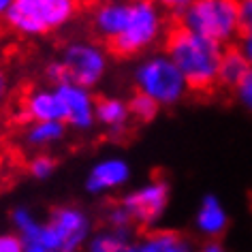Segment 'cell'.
<instances>
[{
  "label": "cell",
  "mask_w": 252,
  "mask_h": 252,
  "mask_svg": "<svg viewBox=\"0 0 252 252\" xmlns=\"http://www.w3.org/2000/svg\"><path fill=\"white\" fill-rule=\"evenodd\" d=\"M120 252H143V250H135V248H128V246H124Z\"/></svg>",
  "instance_id": "cell-27"
},
{
  "label": "cell",
  "mask_w": 252,
  "mask_h": 252,
  "mask_svg": "<svg viewBox=\"0 0 252 252\" xmlns=\"http://www.w3.org/2000/svg\"><path fill=\"white\" fill-rule=\"evenodd\" d=\"M242 96H244L246 103L252 107V73H250V77L246 79V84L242 86Z\"/></svg>",
  "instance_id": "cell-23"
},
{
  "label": "cell",
  "mask_w": 252,
  "mask_h": 252,
  "mask_svg": "<svg viewBox=\"0 0 252 252\" xmlns=\"http://www.w3.org/2000/svg\"><path fill=\"white\" fill-rule=\"evenodd\" d=\"M4 94H7V73L0 66V105L4 103Z\"/></svg>",
  "instance_id": "cell-24"
},
{
  "label": "cell",
  "mask_w": 252,
  "mask_h": 252,
  "mask_svg": "<svg viewBox=\"0 0 252 252\" xmlns=\"http://www.w3.org/2000/svg\"><path fill=\"white\" fill-rule=\"evenodd\" d=\"M0 252H22L20 239L13 235H0Z\"/></svg>",
  "instance_id": "cell-22"
},
{
  "label": "cell",
  "mask_w": 252,
  "mask_h": 252,
  "mask_svg": "<svg viewBox=\"0 0 252 252\" xmlns=\"http://www.w3.org/2000/svg\"><path fill=\"white\" fill-rule=\"evenodd\" d=\"M68 79L79 86H90L94 84L100 73H103V58L94 47L88 45H73L66 49L64 62Z\"/></svg>",
  "instance_id": "cell-6"
},
{
  "label": "cell",
  "mask_w": 252,
  "mask_h": 252,
  "mask_svg": "<svg viewBox=\"0 0 252 252\" xmlns=\"http://www.w3.org/2000/svg\"><path fill=\"white\" fill-rule=\"evenodd\" d=\"M124 246L126 244L120 237H116V235H103V237L94 239L90 252H120Z\"/></svg>",
  "instance_id": "cell-19"
},
{
  "label": "cell",
  "mask_w": 252,
  "mask_h": 252,
  "mask_svg": "<svg viewBox=\"0 0 252 252\" xmlns=\"http://www.w3.org/2000/svg\"><path fill=\"white\" fill-rule=\"evenodd\" d=\"M180 11H173L175 17L188 30L197 32L214 43L226 39L239 22V2H197L180 4Z\"/></svg>",
  "instance_id": "cell-2"
},
{
  "label": "cell",
  "mask_w": 252,
  "mask_h": 252,
  "mask_svg": "<svg viewBox=\"0 0 252 252\" xmlns=\"http://www.w3.org/2000/svg\"><path fill=\"white\" fill-rule=\"evenodd\" d=\"M94 105H96V111H98V118L103 122L111 124V126H122L124 120H126V109L122 103L113 98H107V96H96L94 98Z\"/></svg>",
  "instance_id": "cell-16"
},
{
  "label": "cell",
  "mask_w": 252,
  "mask_h": 252,
  "mask_svg": "<svg viewBox=\"0 0 252 252\" xmlns=\"http://www.w3.org/2000/svg\"><path fill=\"white\" fill-rule=\"evenodd\" d=\"M250 62L239 52L235 45H226L222 49L220 58V71H218V88L224 90H242L246 79L250 77Z\"/></svg>",
  "instance_id": "cell-9"
},
{
  "label": "cell",
  "mask_w": 252,
  "mask_h": 252,
  "mask_svg": "<svg viewBox=\"0 0 252 252\" xmlns=\"http://www.w3.org/2000/svg\"><path fill=\"white\" fill-rule=\"evenodd\" d=\"M160 32V20L152 4H133L130 22L124 28V32L105 41L103 45L107 52L116 58H130L143 47H148Z\"/></svg>",
  "instance_id": "cell-4"
},
{
  "label": "cell",
  "mask_w": 252,
  "mask_h": 252,
  "mask_svg": "<svg viewBox=\"0 0 252 252\" xmlns=\"http://www.w3.org/2000/svg\"><path fill=\"white\" fill-rule=\"evenodd\" d=\"M0 169H2V162H0Z\"/></svg>",
  "instance_id": "cell-29"
},
{
  "label": "cell",
  "mask_w": 252,
  "mask_h": 252,
  "mask_svg": "<svg viewBox=\"0 0 252 252\" xmlns=\"http://www.w3.org/2000/svg\"><path fill=\"white\" fill-rule=\"evenodd\" d=\"M28 113L30 118H39L43 122H56V120H68L66 105L62 103L58 94H36L28 96Z\"/></svg>",
  "instance_id": "cell-11"
},
{
  "label": "cell",
  "mask_w": 252,
  "mask_h": 252,
  "mask_svg": "<svg viewBox=\"0 0 252 252\" xmlns=\"http://www.w3.org/2000/svg\"><path fill=\"white\" fill-rule=\"evenodd\" d=\"M244 41H246V45H244L246 47V58L252 62V36H246Z\"/></svg>",
  "instance_id": "cell-25"
},
{
  "label": "cell",
  "mask_w": 252,
  "mask_h": 252,
  "mask_svg": "<svg viewBox=\"0 0 252 252\" xmlns=\"http://www.w3.org/2000/svg\"><path fill=\"white\" fill-rule=\"evenodd\" d=\"M92 9L90 30L100 43L124 32V28L130 22V13H133V7H126V4H92Z\"/></svg>",
  "instance_id": "cell-8"
},
{
  "label": "cell",
  "mask_w": 252,
  "mask_h": 252,
  "mask_svg": "<svg viewBox=\"0 0 252 252\" xmlns=\"http://www.w3.org/2000/svg\"><path fill=\"white\" fill-rule=\"evenodd\" d=\"M143 252H188V244L175 231L148 233V244Z\"/></svg>",
  "instance_id": "cell-14"
},
{
  "label": "cell",
  "mask_w": 252,
  "mask_h": 252,
  "mask_svg": "<svg viewBox=\"0 0 252 252\" xmlns=\"http://www.w3.org/2000/svg\"><path fill=\"white\" fill-rule=\"evenodd\" d=\"M203 252H224V250H222V248H220V246H218V244H212V246H207V248H205Z\"/></svg>",
  "instance_id": "cell-26"
},
{
  "label": "cell",
  "mask_w": 252,
  "mask_h": 252,
  "mask_svg": "<svg viewBox=\"0 0 252 252\" xmlns=\"http://www.w3.org/2000/svg\"><path fill=\"white\" fill-rule=\"evenodd\" d=\"M49 226L60 235L64 248H73V246L81 242V237H84L86 222H84V216L75 210H56L54 222Z\"/></svg>",
  "instance_id": "cell-10"
},
{
  "label": "cell",
  "mask_w": 252,
  "mask_h": 252,
  "mask_svg": "<svg viewBox=\"0 0 252 252\" xmlns=\"http://www.w3.org/2000/svg\"><path fill=\"white\" fill-rule=\"evenodd\" d=\"M81 4L68 2V0H17L11 11H7V22L17 30L26 32H41V30L54 28L66 22Z\"/></svg>",
  "instance_id": "cell-3"
},
{
  "label": "cell",
  "mask_w": 252,
  "mask_h": 252,
  "mask_svg": "<svg viewBox=\"0 0 252 252\" xmlns=\"http://www.w3.org/2000/svg\"><path fill=\"white\" fill-rule=\"evenodd\" d=\"M137 81L141 92L160 103H173L184 90V77L178 66L167 60H154L139 68Z\"/></svg>",
  "instance_id": "cell-5"
},
{
  "label": "cell",
  "mask_w": 252,
  "mask_h": 252,
  "mask_svg": "<svg viewBox=\"0 0 252 252\" xmlns=\"http://www.w3.org/2000/svg\"><path fill=\"white\" fill-rule=\"evenodd\" d=\"M58 96L62 98V103L66 105V111H68V120L77 126H88L92 122V116H90V100L81 90L73 86H62L58 90Z\"/></svg>",
  "instance_id": "cell-12"
},
{
  "label": "cell",
  "mask_w": 252,
  "mask_h": 252,
  "mask_svg": "<svg viewBox=\"0 0 252 252\" xmlns=\"http://www.w3.org/2000/svg\"><path fill=\"white\" fill-rule=\"evenodd\" d=\"M52 169H54V160L47 158V156H41V158L30 162V171H32V175H36V178H45Z\"/></svg>",
  "instance_id": "cell-21"
},
{
  "label": "cell",
  "mask_w": 252,
  "mask_h": 252,
  "mask_svg": "<svg viewBox=\"0 0 252 252\" xmlns=\"http://www.w3.org/2000/svg\"><path fill=\"white\" fill-rule=\"evenodd\" d=\"M162 49L171 56L188 88L197 96H212L218 90L220 52L218 43L188 30L171 11L165 15V36Z\"/></svg>",
  "instance_id": "cell-1"
},
{
  "label": "cell",
  "mask_w": 252,
  "mask_h": 252,
  "mask_svg": "<svg viewBox=\"0 0 252 252\" xmlns=\"http://www.w3.org/2000/svg\"><path fill=\"white\" fill-rule=\"evenodd\" d=\"M165 201H167V184L165 182H156V184L130 194L128 199H124L122 207L130 214L133 222L137 220L141 226H146L162 212Z\"/></svg>",
  "instance_id": "cell-7"
},
{
  "label": "cell",
  "mask_w": 252,
  "mask_h": 252,
  "mask_svg": "<svg viewBox=\"0 0 252 252\" xmlns=\"http://www.w3.org/2000/svg\"><path fill=\"white\" fill-rule=\"evenodd\" d=\"M126 165L120 160H109L105 165H98L96 169L92 171L90 180H88V188L90 190H100V188H107V186H116L120 182H124L126 178Z\"/></svg>",
  "instance_id": "cell-13"
},
{
  "label": "cell",
  "mask_w": 252,
  "mask_h": 252,
  "mask_svg": "<svg viewBox=\"0 0 252 252\" xmlns=\"http://www.w3.org/2000/svg\"><path fill=\"white\" fill-rule=\"evenodd\" d=\"M130 109H133V116L139 122H150L156 113V100L143 92H137V96L130 100Z\"/></svg>",
  "instance_id": "cell-17"
},
{
  "label": "cell",
  "mask_w": 252,
  "mask_h": 252,
  "mask_svg": "<svg viewBox=\"0 0 252 252\" xmlns=\"http://www.w3.org/2000/svg\"><path fill=\"white\" fill-rule=\"evenodd\" d=\"M62 135V126L58 122H43L41 126L32 128L30 133V141L32 143H45V141H52L56 137Z\"/></svg>",
  "instance_id": "cell-18"
},
{
  "label": "cell",
  "mask_w": 252,
  "mask_h": 252,
  "mask_svg": "<svg viewBox=\"0 0 252 252\" xmlns=\"http://www.w3.org/2000/svg\"><path fill=\"white\" fill-rule=\"evenodd\" d=\"M199 224L201 229L207 231V233H220L226 224V218H224V212L220 210V205L216 203L214 197H207L203 207H201V216H199Z\"/></svg>",
  "instance_id": "cell-15"
},
{
  "label": "cell",
  "mask_w": 252,
  "mask_h": 252,
  "mask_svg": "<svg viewBox=\"0 0 252 252\" xmlns=\"http://www.w3.org/2000/svg\"><path fill=\"white\" fill-rule=\"evenodd\" d=\"M7 7H9V2H4V0H0V13H2V11L7 9Z\"/></svg>",
  "instance_id": "cell-28"
},
{
  "label": "cell",
  "mask_w": 252,
  "mask_h": 252,
  "mask_svg": "<svg viewBox=\"0 0 252 252\" xmlns=\"http://www.w3.org/2000/svg\"><path fill=\"white\" fill-rule=\"evenodd\" d=\"M239 36H252V2H239V22H237Z\"/></svg>",
  "instance_id": "cell-20"
}]
</instances>
